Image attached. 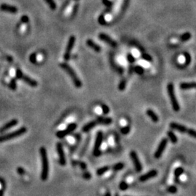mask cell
Returning <instances> with one entry per match:
<instances>
[{
  "mask_svg": "<svg viewBox=\"0 0 196 196\" xmlns=\"http://www.w3.org/2000/svg\"><path fill=\"white\" fill-rule=\"evenodd\" d=\"M41 158H42V173H41V178L43 181L47 180L49 176V160L47 157V150L44 147H42L39 149Z\"/></svg>",
  "mask_w": 196,
  "mask_h": 196,
  "instance_id": "6da1fadb",
  "label": "cell"
},
{
  "mask_svg": "<svg viewBox=\"0 0 196 196\" xmlns=\"http://www.w3.org/2000/svg\"><path fill=\"white\" fill-rule=\"evenodd\" d=\"M60 66L62 69H63L66 72L67 74L69 75L71 80L73 81V84L75 85L76 88H80L82 86V82H81V79L79 78V76H77L75 71L72 68L71 65H68L66 63H62L60 64Z\"/></svg>",
  "mask_w": 196,
  "mask_h": 196,
  "instance_id": "7a4b0ae2",
  "label": "cell"
},
{
  "mask_svg": "<svg viewBox=\"0 0 196 196\" xmlns=\"http://www.w3.org/2000/svg\"><path fill=\"white\" fill-rule=\"evenodd\" d=\"M167 92H168V94L170 99L172 108L175 112H179L180 110V106L177 99L176 94H175L174 86L172 83H169V84L167 85Z\"/></svg>",
  "mask_w": 196,
  "mask_h": 196,
  "instance_id": "3957f363",
  "label": "cell"
},
{
  "mask_svg": "<svg viewBox=\"0 0 196 196\" xmlns=\"http://www.w3.org/2000/svg\"><path fill=\"white\" fill-rule=\"evenodd\" d=\"M26 131H27V129L26 127H23L19 128L18 129L15 130V131H12L10 133H7L6 135H1L0 136V143H4V142L8 141V140H10V139L19 137L26 134Z\"/></svg>",
  "mask_w": 196,
  "mask_h": 196,
  "instance_id": "277c9868",
  "label": "cell"
},
{
  "mask_svg": "<svg viewBox=\"0 0 196 196\" xmlns=\"http://www.w3.org/2000/svg\"><path fill=\"white\" fill-rule=\"evenodd\" d=\"M16 76L17 78L19 79H22L25 83H26L27 84L32 86V87H36V86H38V82L36 80L30 78L29 76L25 75L20 69H17Z\"/></svg>",
  "mask_w": 196,
  "mask_h": 196,
  "instance_id": "5b68a950",
  "label": "cell"
},
{
  "mask_svg": "<svg viewBox=\"0 0 196 196\" xmlns=\"http://www.w3.org/2000/svg\"><path fill=\"white\" fill-rule=\"evenodd\" d=\"M102 141H103V134L102 131H98L96 135L95 142H94V150H93V154L95 156H98L100 155V147L102 145Z\"/></svg>",
  "mask_w": 196,
  "mask_h": 196,
  "instance_id": "8992f818",
  "label": "cell"
},
{
  "mask_svg": "<svg viewBox=\"0 0 196 196\" xmlns=\"http://www.w3.org/2000/svg\"><path fill=\"white\" fill-rule=\"evenodd\" d=\"M75 42H76V37L74 36H70L69 39H68V44H67L66 49H65V53H64V60L65 61H68L71 58V51L73 49V47H74Z\"/></svg>",
  "mask_w": 196,
  "mask_h": 196,
  "instance_id": "52a82bcc",
  "label": "cell"
},
{
  "mask_svg": "<svg viewBox=\"0 0 196 196\" xmlns=\"http://www.w3.org/2000/svg\"><path fill=\"white\" fill-rule=\"evenodd\" d=\"M77 127V124L76 123H72L69 124L64 130H60L56 132V137L59 139H63L73 132Z\"/></svg>",
  "mask_w": 196,
  "mask_h": 196,
  "instance_id": "ba28073f",
  "label": "cell"
},
{
  "mask_svg": "<svg viewBox=\"0 0 196 196\" xmlns=\"http://www.w3.org/2000/svg\"><path fill=\"white\" fill-rule=\"evenodd\" d=\"M167 145H168V139H167L166 138H164V139L160 141V143H159L157 150H156L155 153H154V157H155V158L158 159L162 156L163 152L165 150Z\"/></svg>",
  "mask_w": 196,
  "mask_h": 196,
  "instance_id": "9c48e42d",
  "label": "cell"
},
{
  "mask_svg": "<svg viewBox=\"0 0 196 196\" xmlns=\"http://www.w3.org/2000/svg\"><path fill=\"white\" fill-rule=\"evenodd\" d=\"M130 158H131L133 164H134L135 170L137 171V172H141L143 170V166H142V164L139 160L137 152L134 150L131 151L130 152Z\"/></svg>",
  "mask_w": 196,
  "mask_h": 196,
  "instance_id": "30bf717a",
  "label": "cell"
},
{
  "mask_svg": "<svg viewBox=\"0 0 196 196\" xmlns=\"http://www.w3.org/2000/svg\"><path fill=\"white\" fill-rule=\"evenodd\" d=\"M56 149H57V154H58L59 157V163L61 166H64L66 164V159H65V152H64L63 147V145L60 143H57L56 144Z\"/></svg>",
  "mask_w": 196,
  "mask_h": 196,
  "instance_id": "8fae6325",
  "label": "cell"
},
{
  "mask_svg": "<svg viewBox=\"0 0 196 196\" xmlns=\"http://www.w3.org/2000/svg\"><path fill=\"white\" fill-rule=\"evenodd\" d=\"M99 39H100L101 41H102V42H106L107 44L110 45V47H114V48L116 47L117 45H118L115 41H114V39H112L111 37H110L108 35H107V34H103V33L99 34Z\"/></svg>",
  "mask_w": 196,
  "mask_h": 196,
  "instance_id": "7c38bea8",
  "label": "cell"
},
{
  "mask_svg": "<svg viewBox=\"0 0 196 196\" xmlns=\"http://www.w3.org/2000/svg\"><path fill=\"white\" fill-rule=\"evenodd\" d=\"M157 174H158L157 171H156V169H152V170H150V172H147V173L145 174L140 176L139 178V180L140 181L144 182V181H148V180H150V179L154 178V177L157 176Z\"/></svg>",
  "mask_w": 196,
  "mask_h": 196,
  "instance_id": "4fadbf2b",
  "label": "cell"
},
{
  "mask_svg": "<svg viewBox=\"0 0 196 196\" xmlns=\"http://www.w3.org/2000/svg\"><path fill=\"white\" fill-rule=\"evenodd\" d=\"M169 127H170V128L172 129L175 130V131H177L181 133L187 132L188 129H189L187 127H186L184 125L180 124V123H177L176 122H172V123H170Z\"/></svg>",
  "mask_w": 196,
  "mask_h": 196,
  "instance_id": "5bb4252c",
  "label": "cell"
},
{
  "mask_svg": "<svg viewBox=\"0 0 196 196\" xmlns=\"http://www.w3.org/2000/svg\"><path fill=\"white\" fill-rule=\"evenodd\" d=\"M18 123V121L17 119H12L11 121H8L7 123L3 125L1 128H0V133H4L5 131H7L10 129L13 128V127H15Z\"/></svg>",
  "mask_w": 196,
  "mask_h": 196,
  "instance_id": "9a60e30c",
  "label": "cell"
},
{
  "mask_svg": "<svg viewBox=\"0 0 196 196\" xmlns=\"http://www.w3.org/2000/svg\"><path fill=\"white\" fill-rule=\"evenodd\" d=\"M0 10L4 12H7V13L15 14L18 12V8L16 7L13 6V5H7V4H2L0 6Z\"/></svg>",
  "mask_w": 196,
  "mask_h": 196,
  "instance_id": "2e32d148",
  "label": "cell"
},
{
  "mask_svg": "<svg viewBox=\"0 0 196 196\" xmlns=\"http://www.w3.org/2000/svg\"><path fill=\"white\" fill-rule=\"evenodd\" d=\"M97 125H99V123H98L97 120L92 121L89 122V123L85 124L84 126L83 127L82 131L83 132H88V131H90L91 129H92L93 128H94Z\"/></svg>",
  "mask_w": 196,
  "mask_h": 196,
  "instance_id": "e0dca14e",
  "label": "cell"
},
{
  "mask_svg": "<svg viewBox=\"0 0 196 196\" xmlns=\"http://www.w3.org/2000/svg\"><path fill=\"white\" fill-rule=\"evenodd\" d=\"M86 45H87L88 47H90L91 49H92L93 50H94L95 52H100L102 50V48H101L99 44H96L94 41L92 40V39H88V40L86 41Z\"/></svg>",
  "mask_w": 196,
  "mask_h": 196,
  "instance_id": "ac0fdd59",
  "label": "cell"
},
{
  "mask_svg": "<svg viewBox=\"0 0 196 196\" xmlns=\"http://www.w3.org/2000/svg\"><path fill=\"white\" fill-rule=\"evenodd\" d=\"M180 89L182 90H190L195 88V82H182L180 84Z\"/></svg>",
  "mask_w": 196,
  "mask_h": 196,
  "instance_id": "d6986e66",
  "label": "cell"
},
{
  "mask_svg": "<svg viewBox=\"0 0 196 196\" xmlns=\"http://www.w3.org/2000/svg\"><path fill=\"white\" fill-rule=\"evenodd\" d=\"M96 120L97 121L99 125H109L113 121L110 118H106V117L102 116H98Z\"/></svg>",
  "mask_w": 196,
  "mask_h": 196,
  "instance_id": "ffe728a7",
  "label": "cell"
},
{
  "mask_svg": "<svg viewBox=\"0 0 196 196\" xmlns=\"http://www.w3.org/2000/svg\"><path fill=\"white\" fill-rule=\"evenodd\" d=\"M146 114H147V115L150 118V119L153 122L156 123V122L158 121V120H159L158 116L157 114H156L152 110H151V109H148L147 111H146Z\"/></svg>",
  "mask_w": 196,
  "mask_h": 196,
  "instance_id": "44dd1931",
  "label": "cell"
},
{
  "mask_svg": "<svg viewBox=\"0 0 196 196\" xmlns=\"http://www.w3.org/2000/svg\"><path fill=\"white\" fill-rule=\"evenodd\" d=\"M167 135H168V137H169L170 141L172 142L173 144H176V143H177L178 139H177V136L175 135V134L173 132V131H167Z\"/></svg>",
  "mask_w": 196,
  "mask_h": 196,
  "instance_id": "7402d4cb",
  "label": "cell"
},
{
  "mask_svg": "<svg viewBox=\"0 0 196 196\" xmlns=\"http://www.w3.org/2000/svg\"><path fill=\"white\" fill-rule=\"evenodd\" d=\"M110 169V167L108 166H105L103 167H101V168H100V169H98L97 170V174L98 175V176H101V175L104 174L105 173H106V172H108V171Z\"/></svg>",
  "mask_w": 196,
  "mask_h": 196,
  "instance_id": "603a6c76",
  "label": "cell"
},
{
  "mask_svg": "<svg viewBox=\"0 0 196 196\" xmlns=\"http://www.w3.org/2000/svg\"><path fill=\"white\" fill-rule=\"evenodd\" d=\"M44 1L47 2V4L50 7L51 10H55V9L57 8V5H56V3H55L54 0H44Z\"/></svg>",
  "mask_w": 196,
  "mask_h": 196,
  "instance_id": "cb8c5ba5",
  "label": "cell"
},
{
  "mask_svg": "<svg viewBox=\"0 0 196 196\" xmlns=\"http://www.w3.org/2000/svg\"><path fill=\"white\" fill-rule=\"evenodd\" d=\"M190 38H191V34L189 32L185 33V34H183L180 36V39H181L182 42H187V41H188L189 39H190Z\"/></svg>",
  "mask_w": 196,
  "mask_h": 196,
  "instance_id": "d4e9b609",
  "label": "cell"
},
{
  "mask_svg": "<svg viewBox=\"0 0 196 196\" xmlns=\"http://www.w3.org/2000/svg\"><path fill=\"white\" fill-rule=\"evenodd\" d=\"M123 167H124V164H123V163H118V164L113 166L112 168H113V169H114V171H120L123 169Z\"/></svg>",
  "mask_w": 196,
  "mask_h": 196,
  "instance_id": "484cf974",
  "label": "cell"
},
{
  "mask_svg": "<svg viewBox=\"0 0 196 196\" xmlns=\"http://www.w3.org/2000/svg\"><path fill=\"white\" fill-rule=\"evenodd\" d=\"M183 172H184L183 169L181 168V167H179V168H177V169H175L174 174H175V176H176V177H180L182 174H183Z\"/></svg>",
  "mask_w": 196,
  "mask_h": 196,
  "instance_id": "4316f807",
  "label": "cell"
},
{
  "mask_svg": "<svg viewBox=\"0 0 196 196\" xmlns=\"http://www.w3.org/2000/svg\"><path fill=\"white\" fill-rule=\"evenodd\" d=\"M135 71L136 72L137 74L139 75H142L144 73V68L143 67L139 66V65H137L135 68Z\"/></svg>",
  "mask_w": 196,
  "mask_h": 196,
  "instance_id": "83f0119b",
  "label": "cell"
},
{
  "mask_svg": "<svg viewBox=\"0 0 196 196\" xmlns=\"http://www.w3.org/2000/svg\"><path fill=\"white\" fill-rule=\"evenodd\" d=\"M119 188H120V190H126L128 189V185H127V182H125V181H121L120 183V185H119Z\"/></svg>",
  "mask_w": 196,
  "mask_h": 196,
  "instance_id": "f1b7e54d",
  "label": "cell"
},
{
  "mask_svg": "<svg viewBox=\"0 0 196 196\" xmlns=\"http://www.w3.org/2000/svg\"><path fill=\"white\" fill-rule=\"evenodd\" d=\"M126 84H127V83H126V81L124 80L121 81L120 82V84H119V85H118V89L120 91H123L125 89V88H126Z\"/></svg>",
  "mask_w": 196,
  "mask_h": 196,
  "instance_id": "f546056e",
  "label": "cell"
},
{
  "mask_svg": "<svg viewBox=\"0 0 196 196\" xmlns=\"http://www.w3.org/2000/svg\"><path fill=\"white\" fill-rule=\"evenodd\" d=\"M129 131H130V127H129V126L123 127V128L121 129V132L123 135H127Z\"/></svg>",
  "mask_w": 196,
  "mask_h": 196,
  "instance_id": "4dcf8cb0",
  "label": "cell"
},
{
  "mask_svg": "<svg viewBox=\"0 0 196 196\" xmlns=\"http://www.w3.org/2000/svg\"><path fill=\"white\" fill-rule=\"evenodd\" d=\"M10 89H13V90H15V89H16L17 84H16V81H15V79L11 80L10 84Z\"/></svg>",
  "mask_w": 196,
  "mask_h": 196,
  "instance_id": "1f68e13d",
  "label": "cell"
},
{
  "mask_svg": "<svg viewBox=\"0 0 196 196\" xmlns=\"http://www.w3.org/2000/svg\"><path fill=\"white\" fill-rule=\"evenodd\" d=\"M167 190H168V192H169L170 193H172V194H174V193H176L177 192V189L175 186L169 187H168V189H167Z\"/></svg>",
  "mask_w": 196,
  "mask_h": 196,
  "instance_id": "d6a6232c",
  "label": "cell"
},
{
  "mask_svg": "<svg viewBox=\"0 0 196 196\" xmlns=\"http://www.w3.org/2000/svg\"><path fill=\"white\" fill-rule=\"evenodd\" d=\"M187 133L188 135H190V136L193 137V138L196 137V132L194 129H189Z\"/></svg>",
  "mask_w": 196,
  "mask_h": 196,
  "instance_id": "836d02e7",
  "label": "cell"
},
{
  "mask_svg": "<svg viewBox=\"0 0 196 196\" xmlns=\"http://www.w3.org/2000/svg\"><path fill=\"white\" fill-rule=\"evenodd\" d=\"M102 110L104 114H108L109 113V111H110V108H109L108 106H107L106 105H102Z\"/></svg>",
  "mask_w": 196,
  "mask_h": 196,
  "instance_id": "e575fe53",
  "label": "cell"
},
{
  "mask_svg": "<svg viewBox=\"0 0 196 196\" xmlns=\"http://www.w3.org/2000/svg\"><path fill=\"white\" fill-rule=\"evenodd\" d=\"M142 57H143V59H144L145 60H146V61H152V57H151V56H150L149 55H148V54H143V55H142Z\"/></svg>",
  "mask_w": 196,
  "mask_h": 196,
  "instance_id": "d590c367",
  "label": "cell"
},
{
  "mask_svg": "<svg viewBox=\"0 0 196 196\" xmlns=\"http://www.w3.org/2000/svg\"><path fill=\"white\" fill-rule=\"evenodd\" d=\"M127 60H128V61L130 63H133L135 61V57H134L131 54H129V55H127Z\"/></svg>",
  "mask_w": 196,
  "mask_h": 196,
  "instance_id": "8d00e7d4",
  "label": "cell"
},
{
  "mask_svg": "<svg viewBox=\"0 0 196 196\" xmlns=\"http://www.w3.org/2000/svg\"><path fill=\"white\" fill-rule=\"evenodd\" d=\"M30 61L32 63H36V54H32V55L30 56Z\"/></svg>",
  "mask_w": 196,
  "mask_h": 196,
  "instance_id": "74e56055",
  "label": "cell"
},
{
  "mask_svg": "<svg viewBox=\"0 0 196 196\" xmlns=\"http://www.w3.org/2000/svg\"><path fill=\"white\" fill-rule=\"evenodd\" d=\"M18 173L20 175H23L25 174V170L21 167H19L18 168Z\"/></svg>",
  "mask_w": 196,
  "mask_h": 196,
  "instance_id": "f35d334b",
  "label": "cell"
},
{
  "mask_svg": "<svg viewBox=\"0 0 196 196\" xmlns=\"http://www.w3.org/2000/svg\"><path fill=\"white\" fill-rule=\"evenodd\" d=\"M21 20L23 23H28V17H27L26 15H24V16H23L21 18Z\"/></svg>",
  "mask_w": 196,
  "mask_h": 196,
  "instance_id": "ab89813d",
  "label": "cell"
},
{
  "mask_svg": "<svg viewBox=\"0 0 196 196\" xmlns=\"http://www.w3.org/2000/svg\"><path fill=\"white\" fill-rule=\"evenodd\" d=\"M83 177H84V178L86 179V180H89V179L91 178V175L89 172H86V173L84 174V176H83Z\"/></svg>",
  "mask_w": 196,
  "mask_h": 196,
  "instance_id": "60d3db41",
  "label": "cell"
},
{
  "mask_svg": "<svg viewBox=\"0 0 196 196\" xmlns=\"http://www.w3.org/2000/svg\"><path fill=\"white\" fill-rule=\"evenodd\" d=\"M105 196H111V195H110V193H108H108H106V195H105Z\"/></svg>",
  "mask_w": 196,
  "mask_h": 196,
  "instance_id": "b9f144b4",
  "label": "cell"
},
{
  "mask_svg": "<svg viewBox=\"0 0 196 196\" xmlns=\"http://www.w3.org/2000/svg\"><path fill=\"white\" fill-rule=\"evenodd\" d=\"M114 196H119V195H118V193H116V194H115V195H114Z\"/></svg>",
  "mask_w": 196,
  "mask_h": 196,
  "instance_id": "7bdbcfd3",
  "label": "cell"
}]
</instances>
